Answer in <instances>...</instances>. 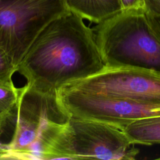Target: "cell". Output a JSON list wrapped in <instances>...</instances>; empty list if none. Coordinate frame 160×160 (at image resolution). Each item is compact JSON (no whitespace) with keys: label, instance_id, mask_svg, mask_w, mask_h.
<instances>
[{"label":"cell","instance_id":"1","mask_svg":"<svg viewBox=\"0 0 160 160\" xmlns=\"http://www.w3.org/2000/svg\"><path fill=\"white\" fill-rule=\"evenodd\" d=\"M105 67L92 29L69 11L51 21L32 42L18 66L31 91L55 96L61 87Z\"/></svg>","mask_w":160,"mask_h":160},{"label":"cell","instance_id":"2","mask_svg":"<svg viewBox=\"0 0 160 160\" xmlns=\"http://www.w3.org/2000/svg\"><path fill=\"white\" fill-rule=\"evenodd\" d=\"M138 153L122 129L99 121L68 117L48 131L40 159L132 160Z\"/></svg>","mask_w":160,"mask_h":160},{"label":"cell","instance_id":"3","mask_svg":"<svg viewBox=\"0 0 160 160\" xmlns=\"http://www.w3.org/2000/svg\"><path fill=\"white\" fill-rule=\"evenodd\" d=\"M105 66L160 72V44L144 9L123 10L92 29Z\"/></svg>","mask_w":160,"mask_h":160},{"label":"cell","instance_id":"4","mask_svg":"<svg viewBox=\"0 0 160 160\" xmlns=\"http://www.w3.org/2000/svg\"><path fill=\"white\" fill-rule=\"evenodd\" d=\"M69 11L64 0H0V46L18 66L39 32Z\"/></svg>","mask_w":160,"mask_h":160},{"label":"cell","instance_id":"5","mask_svg":"<svg viewBox=\"0 0 160 160\" xmlns=\"http://www.w3.org/2000/svg\"><path fill=\"white\" fill-rule=\"evenodd\" d=\"M56 97L68 116L99 121L121 129L136 120L160 115V104L90 93L66 86L59 88Z\"/></svg>","mask_w":160,"mask_h":160},{"label":"cell","instance_id":"6","mask_svg":"<svg viewBox=\"0 0 160 160\" xmlns=\"http://www.w3.org/2000/svg\"><path fill=\"white\" fill-rule=\"evenodd\" d=\"M64 86L134 101L160 104V72L152 70L105 66L94 75Z\"/></svg>","mask_w":160,"mask_h":160},{"label":"cell","instance_id":"7","mask_svg":"<svg viewBox=\"0 0 160 160\" xmlns=\"http://www.w3.org/2000/svg\"><path fill=\"white\" fill-rule=\"evenodd\" d=\"M12 118L15 120L14 131L7 144L11 159H30L47 122L68 116L59 106L56 95L41 94L29 90L25 85L21 88Z\"/></svg>","mask_w":160,"mask_h":160},{"label":"cell","instance_id":"8","mask_svg":"<svg viewBox=\"0 0 160 160\" xmlns=\"http://www.w3.org/2000/svg\"><path fill=\"white\" fill-rule=\"evenodd\" d=\"M69 10L98 24L121 12L120 0H64Z\"/></svg>","mask_w":160,"mask_h":160},{"label":"cell","instance_id":"9","mask_svg":"<svg viewBox=\"0 0 160 160\" xmlns=\"http://www.w3.org/2000/svg\"><path fill=\"white\" fill-rule=\"evenodd\" d=\"M134 144L160 143V115L136 120L122 129Z\"/></svg>","mask_w":160,"mask_h":160},{"label":"cell","instance_id":"10","mask_svg":"<svg viewBox=\"0 0 160 160\" xmlns=\"http://www.w3.org/2000/svg\"><path fill=\"white\" fill-rule=\"evenodd\" d=\"M11 79L0 80V134L1 129L12 117L20 95Z\"/></svg>","mask_w":160,"mask_h":160},{"label":"cell","instance_id":"11","mask_svg":"<svg viewBox=\"0 0 160 160\" xmlns=\"http://www.w3.org/2000/svg\"><path fill=\"white\" fill-rule=\"evenodd\" d=\"M16 71H18V66L0 46V80L11 79L12 75Z\"/></svg>","mask_w":160,"mask_h":160},{"label":"cell","instance_id":"12","mask_svg":"<svg viewBox=\"0 0 160 160\" xmlns=\"http://www.w3.org/2000/svg\"><path fill=\"white\" fill-rule=\"evenodd\" d=\"M147 14L160 16V0H143Z\"/></svg>","mask_w":160,"mask_h":160},{"label":"cell","instance_id":"13","mask_svg":"<svg viewBox=\"0 0 160 160\" xmlns=\"http://www.w3.org/2000/svg\"><path fill=\"white\" fill-rule=\"evenodd\" d=\"M146 14L147 18L153 34L160 44V16Z\"/></svg>","mask_w":160,"mask_h":160},{"label":"cell","instance_id":"14","mask_svg":"<svg viewBox=\"0 0 160 160\" xmlns=\"http://www.w3.org/2000/svg\"><path fill=\"white\" fill-rule=\"evenodd\" d=\"M123 10L129 9H144L143 0H120Z\"/></svg>","mask_w":160,"mask_h":160},{"label":"cell","instance_id":"15","mask_svg":"<svg viewBox=\"0 0 160 160\" xmlns=\"http://www.w3.org/2000/svg\"><path fill=\"white\" fill-rule=\"evenodd\" d=\"M11 159V156L8 145L0 143V159Z\"/></svg>","mask_w":160,"mask_h":160},{"label":"cell","instance_id":"16","mask_svg":"<svg viewBox=\"0 0 160 160\" xmlns=\"http://www.w3.org/2000/svg\"><path fill=\"white\" fill-rule=\"evenodd\" d=\"M66 120H67V119H66ZM44 128H45V127H44ZM39 137H40V136H39ZM38 140H39V139H38ZM35 149H36V147H35ZM34 154H35V158H36V152H35V149H34Z\"/></svg>","mask_w":160,"mask_h":160},{"label":"cell","instance_id":"17","mask_svg":"<svg viewBox=\"0 0 160 160\" xmlns=\"http://www.w3.org/2000/svg\"><path fill=\"white\" fill-rule=\"evenodd\" d=\"M53 120H54V119H53ZM56 120H58V119H56ZM62 121H63V120H62ZM33 156H34V151H33ZM34 159H35V158H34Z\"/></svg>","mask_w":160,"mask_h":160}]
</instances>
